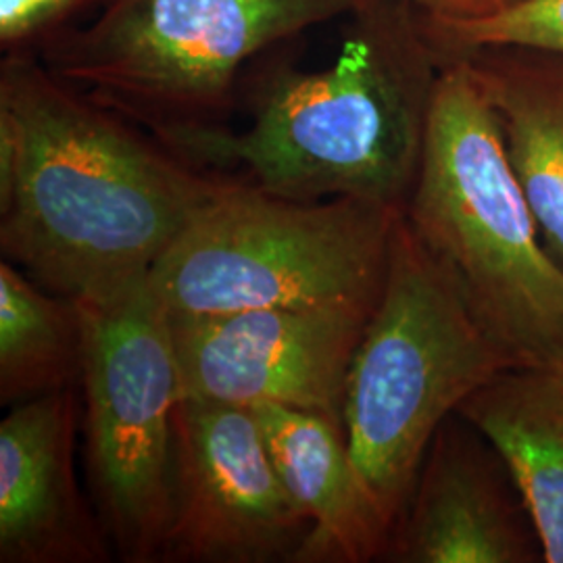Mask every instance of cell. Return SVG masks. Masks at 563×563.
I'll return each mask as SVG.
<instances>
[{
    "label": "cell",
    "instance_id": "6da1fadb",
    "mask_svg": "<svg viewBox=\"0 0 563 563\" xmlns=\"http://www.w3.org/2000/svg\"><path fill=\"white\" fill-rule=\"evenodd\" d=\"M225 181L42 60H2L0 253L44 290L95 301L146 280Z\"/></svg>",
    "mask_w": 563,
    "mask_h": 563
},
{
    "label": "cell",
    "instance_id": "7a4b0ae2",
    "mask_svg": "<svg viewBox=\"0 0 563 563\" xmlns=\"http://www.w3.org/2000/svg\"><path fill=\"white\" fill-rule=\"evenodd\" d=\"M441 63L416 7L367 0L349 15L334 60L282 69L251 123L174 142L181 159L292 201L362 199L405 211L418 180Z\"/></svg>",
    "mask_w": 563,
    "mask_h": 563
},
{
    "label": "cell",
    "instance_id": "3957f363",
    "mask_svg": "<svg viewBox=\"0 0 563 563\" xmlns=\"http://www.w3.org/2000/svg\"><path fill=\"white\" fill-rule=\"evenodd\" d=\"M405 220L514 367L563 369V269L462 59L441 63Z\"/></svg>",
    "mask_w": 563,
    "mask_h": 563
},
{
    "label": "cell",
    "instance_id": "277c9868",
    "mask_svg": "<svg viewBox=\"0 0 563 563\" xmlns=\"http://www.w3.org/2000/svg\"><path fill=\"white\" fill-rule=\"evenodd\" d=\"M507 367L514 365L402 211L341 413L351 457L393 526L444 420Z\"/></svg>",
    "mask_w": 563,
    "mask_h": 563
},
{
    "label": "cell",
    "instance_id": "5b68a950",
    "mask_svg": "<svg viewBox=\"0 0 563 563\" xmlns=\"http://www.w3.org/2000/svg\"><path fill=\"white\" fill-rule=\"evenodd\" d=\"M402 209L362 199L292 201L228 176L153 267L169 316L242 309L374 311Z\"/></svg>",
    "mask_w": 563,
    "mask_h": 563
},
{
    "label": "cell",
    "instance_id": "8992f818",
    "mask_svg": "<svg viewBox=\"0 0 563 563\" xmlns=\"http://www.w3.org/2000/svg\"><path fill=\"white\" fill-rule=\"evenodd\" d=\"M367 0H102L42 63L90 101L174 142L223 125L242 65Z\"/></svg>",
    "mask_w": 563,
    "mask_h": 563
},
{
    "label": "cell",
    "instance_id": "52a82bcc",
    "mask_svg": "<svg viewBox=\"0 0 563 563\" xmlns=\"http://www.w3.org/2000/svg\"><path fill=\"white\" fill-rule=\"evenodd\" d=\"M81 428L95 509L123 562H162L172 514L180 365L148 278L81 299Z\"/></svg>",
    "mask_w": 563,
    "mask_h": 563
},
{
    "label": "cell",
    "instance_id": "ba28073f",
    "mask_svg": "<svg viewBox=\"0 0 563 563\" xmlns=\"http://www.w3.org/2000/svg\"><path fill=\"white\" fill-rule=\"evenodd\" d=\"M307 532L255 411L184 395L162 562L292 563Z\"/></svg>",
    "mask_w": 563,
    "mask_h": 563
},
{
    "label": "cell",
    "instance_id": "9c48e42d",
    "mask_svg": "<svg viewBox=\"0 0 563 563\" xmlns=\"http://www.w3.org/2000/svg\"><path fill=\"white\" fill-rule=\"evenodd\" d=\"M374 311L242 309L169 316L186 397L276 402L342 420L346 374Z\"/></svg>",
    "mask_w": 563,
    "mask_h": 563
},
{
    "label": "cell",
    "instance_id": "30bf717a",
    "mask_svg": "<svg viewBox=\"0 0 563 563\" xmlns=\"http://www.w3.org/2000/svg\"><path fill=\"white\" fill-rule=\"evenodd\" d=\"M383 562H544L504 455L460 413L444 420L428 446Z\"/></svg>",
    "mask_w": 563,
    "mask_h": 563
},
{
    "label": "cell",
    "instance_id": "8fae6325",
    "mask_svg": "<svg viewBox=\"0 0 563 563\" xmlns=\"http://www.w3.org/2000/svg\"><path fill=\"white\" fill-rule=\"evenodd\" d=\"M81 390L9 407L0 422V563L111 560L101 516L81 493Z\"/></svg>",
    "mask_w": 563,
    "mask_h": 563
},
{
    "label": "cell",
    "instance_id": "7c38bea8",
    "mask_svg": "<svg viewBox=\"0 0 563 563\" xmlns=\"http://www.w3.org/2000/svg\"><path fill=\"white\" fill-rule=\"evenodd\" d=\"M251 409L282 483L309 520L292 563L383 562L393 523L363 483L342 420L276 402Z\"/></svg>",
    "mask_w": 563,
    "mask_h": 563
},
{
    "label": "cell",
    "instance_id": "4fadbf2b",
    "mask_svg": "<svg viewBox=\"0 0 563 563\" xmlns=\"http://www.w3.org/2000/svg\"><path fill=\"white\" fill-rule=\"evenodd\" d=\"M453 59L467 65L499 121L544 249L563 269V55L484 46Z\"/></svg>",
    "mask_w": 563,
    "mask_h": 563
},
{
    "label": "cell",
    "instance_id": "5bb4252c",
    "mask_svg": "<svg viewBox=\"0 0 563 563\" xmlns=\"http://www.w3.org/2000/svg\"><path fill=\"white\" fill-rule=\"evenodd\" d=\"M504 455L544 562L563 563V369L507 367L457 411Z\"/></svg>",
    "mask_w": 563,
    "mask_h": 563
},
{
    "label": "cell",
    "instance_id": "9a60e30c",
    "mask_svg": "<svg viewBox=\"0 0 563 563\" xmlns=\"http://www.w3.org/2000/svg\"><path fill=\"white\" fill-rule=\"evenodd\" d=\"M80 302L41 288L20 267L0 262V402L15 407L80 388Z\"/></svg>",
    "mask_w": 563,
    "mask_h": 563
},
{
    "label": "cell",
    "instance_id": "2e32d148",
    "mask_svg": "<svg viewBox=\"0 0 563 563\" xmlns=\"http://www.w3.org/2000/svg\"><path fill=\"white\" fill-rule=\"evenodd\" d=\"M420 21L439 63L484 46H522L563 55V0H518L478 20H437L420 13Z\"/></svg>",
    "mask_w": 563,
    "mask_h": 563
},
{
    "label": "cell",
    "instance_id": "e0dca14e",
    "mask_svg": "<svg viewBox=\"0 0 563 563\" xmlns=\"http://www.w3.org/2000/svg\"><path fill=\"white\" fill-rule=\"evenodd\" d=\"M92 2L102 0H0V42L4 48L21 46Z\"/></svg>",
    "mask_w": 563,
    "mask_h": 563
},
{
    "label": "cell",
    "instance_id": "ac0fdd59",
    "mask_svg": "<svg viewBox=\"0 0 563 563\" xmlns=\"http://www.w3.org/2000/svg\"><path fill=\"white\" fill-rule=\"evenodd\" d=\"M426 18L437 20H478L501 11L518 0H405Z\"/></svg>",
    "mask_w": 563,
    "mask_h": 563
}]
</instances>
